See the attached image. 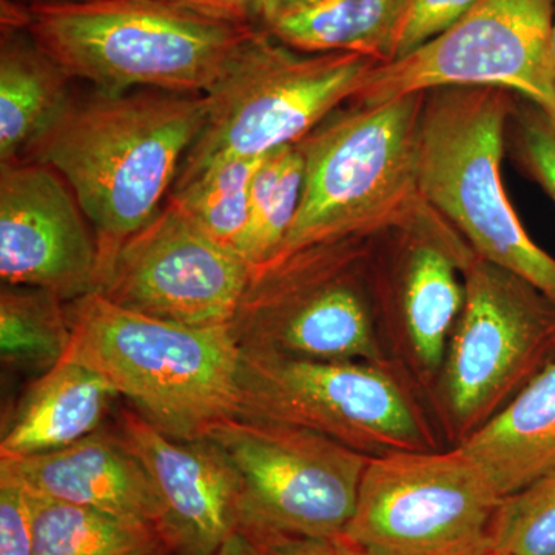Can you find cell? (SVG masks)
Returning a JSON list of instances; mask_svg holds the SVG:
<instances>
[{
	"label": "cell",
	"mask_w": 555,
	"mask_h": 555,
	"mask_svg": "<svg viewBox=\"0 0 555 555\" xmlns=\"http://www.w3.org/2000/svg\"><path fill=\"white\" fill-rule=\"evenodd\" d=\"M207 113L204 94L94 91L28 153L75 193L96 236L100 283L120 246L159 214Z\"/></svg>",
	"instance_id": "obj_1"
},
{
	"label": "cell",
	"mask_w": 555,
	"mask_h": 555,
	"mask_svg": "<svg viewBox=\"0 0 555 555\" xmlns=\"http://www.w3.org/2000/svg\"><path fill=\"white\" fill-rule=\"evenodd\" d=\"M64 360L100 374L139 415L175 440L193 441L243 416L241 347L232 328L188 327L119 308L98 292L67 302Z\"/></svg>",
	"instance_id": "obj_2"
},
{
	"label": "cell",
	"mask_w": 555,
	"mask_h": 555,
	"mask_svg": "<svg viewBox=\"0 0 555 555\" xmlns=\"http://www.w3.org/2000/svg\"><path fill=\"white\" fill-rule=\"evenodd\" d=\"M426 93L332 113L299 145L305 184L297 217L270 262L302 248L414 225L429 208L418 188ZM269 262V264H270ZM268 266V264H266Z\"/></svg>",
	"instance_id": "obj_3"
},
{
	"label": "cell",
	"mask_w": 555,
	"mask_h": 555,
	"mask_svg": "<svg viewBox=\"0 0 555 555\" xmlns=\"http://www.w3.org/2000/svg\"><path fill=\"white\" fill-rule=\"evenodd\" d=\"M257 27L221 24L158 0L30 7L28 31L72 79L100 93L207 94Z\"/></svg>",
	"instance_id": "obj_4"
},
{
	"label": "cell",
	"mask_w": 555,
	"mask_h": 555,
	"mask_svg": "<svg viewBox=\"0 0 555 555\" xmlns=\"http://www.w3.org/2000/svg\"><path fill=\"white\" fill-rule=\"evenodd\" d=\"M511 109L506 90L427 91L418 131L420 193L477 257L525 278L555 302V259L528 235L503 188Z\"/></svg>",
	"instance_id": "obj_5"
},
{
	"label": "cell",
	"mask_w": 555,
	"mask_h": 555,
	"mask_svg": "<svg viewBox=\"0 0 555 555\" xmlns=\"http://www.w3.org/2000/svg\"><path fill=\"white\" fill-rule=\"evenodd\" d=\"M378 64L357 53H302L255 28L204 94L207 122L175 185L222 160L298 144L343 102L356 100Z\"/></svg>",
	"instance_id": "obj_6"
},
{
	"label": "cell",
	"mask_w": 555,
	"mask_h": 555,
	"mask_svg": "<svg viewBox=\"0 0 555 555\" xmlns=\"http://www.w3.org/2000/svg\"><path fill=\"white\" fill-rule=\"evenodd\" d=\"M503 496L460 447L371 456L345 535L366 555H491Z\"/></svg>",
	"instance_id": "obj_7"
},
{
	"label": "cell",
	"mask_w": 555,
	"mask_h": 555,
	"mask_svg": "<svg viewBox=\"0 0 555 555\" xmlns=\"http://www.w3.org/2000/svg\"><path fill=\"white\" fill-rule=\"evenodd\" d=\"M364 240L302 248L251 270L230 324L241 349L389 366L361 286Z\"/></svg>",
	"instance_id": "obj_8"
},
{
	"label": "cell",
	"mask_w": 555,
	"mask_h": 555,
	"mask_svg": "<svg viewBox=\"0 0 555 555\" xmlns=\"http://www.w3.org/2000/svg\"><path fill=\"white\" fill-rule=\"evenodd\" d=\"M443 363V400L460 441L506 408L555 361V302L474 255Z\"/></svg>",
	"instance_id": "obj_9"
},
{
	"label": "cell",
	"mask_w": 555,
	"mask_h": 555,
	"mask_svg": "<svg viewBox=\"0 0 555 555\" xmlns=\"http://www.w3.org/2000/svg\"><path fill=\"white\" fill-rule=\"evenodd\" d=\"M243 416L305 427L369 456L436 449L389 366L241 349Z\"/></svg>",
	"instance_id": "obj_10"
},
{
	"label": "cell",
	"mask_w": 555,
	"mask_h": 555,
	"mask_svg": "<svg viewBox=\"0 0 555 555\" xmlns=\"http://www.w3.org/2000/svg\"><path fill=\"white\" fill-rule=\"evenodd\" d=\"M238 481L240 528L341 535L371 456L305 427L224 420L208 430Z\"/></svg>",
	"instance_id": "obj_11"
},
{
	"label": "cell",
	"mask_w": 555,
	"mask_h": 555,
	"mask_svg": "<svg viewBox=\"0 0 555 555\" xmlns=\"http://www.w3.org/2000/svg\"><path fill=\"white\" fill-rule=\"evenodd\" d=\"M555 0H477L452 27L369 73L356 104L449 87L516 91L555 119Z\"/></svg>",
	"instance_id": "obj_12"
},
{
	"label": "cell",
	"mask_w": 555,
	"mask_h": 555,
	"mask_svg": "<svg viewBox=\"0 0 555 555\" xmlns=\"http://www.w3.org/2000/svg\"><path fill=\"white\" fill-rule=\"evenodd\" d=\"M251 269L233 248L210 238L167 201L116 251L98 294L131 310L188 327L229 326Z\"/></svg>",
	"instance_id": "obj_13"
},
{
	"label": "cell",
	"mask_w": 555,
	"mask_h": 555,
	"mask_svg": "<svg viewBox=\"0 0 555 555\" xmlns=\"http://www.w3.org/2000/svg\"><path fill=\"white\" fill-rule=\"evenodd\" d=\"M100 275L96 236L67 181L39 160L0 164L2 284L69 302L96 292Z\"/></svg>",
	"instance_id": "obj_14"
},
{
	"label": "cell",
	"mask_w": 555,
	"mask_h": 555,
	"mask_svg": "<svg viewBox=\"0 0 555 555\" xmlns=\"http://www.w3.org/2000/svg\"><path fill=\"white\" fill-rule=\"evenodd\" d=\"M118 433L147 470L160 503L159 535L170 555H217L238 531V481L221 449L208 440H175L134 409Z\"/></svg>",
	"instance_id": "obj_15"
},
{
	"label": "cell",
	"mask_w": 555,
	"mask_h": 555,
	"mask_svg": "<svg viewBox=\"0 0 555 555\" xmlns=\"http://www.w3.org/2000/svg\"><path fill=\"white\" fill-rule=\"evenodd\" d=\"M0 477L31 494L159 528L158 495L147 470L119 433L101 427L61 451L0 460Z\"/></svg>",
	"instance_id": "obj_16"
},
{
	"label": "cell",
	"mask_w": 555,
	"mask_h": 555,
	"mask_svg": "<svg viewBox=\"0 0 555 555\" xmlns=\"http://www.w3.org/2000/svg\"><path fill=\"white\" fill-rule=\"evenodd\" d=\"M411 0H266L257 28L302 53H357L386 64L396 57Z\"/></svg>",
	"instance_id": "obj_17"
},
{
	"label": "cell",
	"mask_w": 555,
	"mask_h": 555,
	"mask_svg": "<svg viewBox=\"0 0 555 555\" xmlns=\"http://www.w3.org/2000/svg\"><path fill=\"white\" fill-rule=\"evenodd\" d=\"M116 390L96 372L62 360L33 383L2 440L0 460L61 451L102 427Z\"/></svg>",
	"instance_id": "obj_18"
},
{
	"label": "cell",
	"mask_w": 555,
	"mask_h": 555,
	"mask_svg": "<svg viewBox=\"0 0 555 555\" xmlns=\"http://www.w3.org/2000/svg\"><path fill=\"white\" fill-rule=\"evenodd\" d=\"M456 447L502 496L555 476V361Z\"/></svg>",
	"instance_id": "obj_19"
},
{
	"label": "cell",
	"mask_w": 555,
	"mask_h": 555,
	"mask_svg": "<svg viewBox=\"0 0 555 555\" xmlns=\"http://www.w3.org/2000/svg\"><path fill=\"white\" fill-rule=\"evenodd\" d=\"M65 69L28 28H2L0 39V164L27 158L73 100Z\"/></svg>",
	"instance_id": "obj_20"
},
{
	"label": "cell",
	"mask_w": 555,
	"mask_h": 555,
	"mask_svg": "<svg viewBox=\"0 0 555 555\" xmlns=\"http://www.w3.org/2000/svg\"><path fill=\"white\" fill-rule=\"evenodd\" d=\"M459 241L440 236L412 248L404 276V327L416 363L434 374L443 367L449 339L465 302V284L459 278L474 257Z\"/></svg>",
	"instance_id": "obj_21"
},
{
	"label": "cell",
	"mask_w": 555,
	"mask_h": 555,
	"mask_svg": "<svg viewBox=\"0 0 555 555\" xmlns=\"http://www.w3.org/2000/svg\"><path fill=\"white\" fill-rule=\"evenodd\" d=\"M25 492L35 555H170L155 526Z\"/></svg>",
	"instance_id": "obj_22"
},
{
	"label": "cell",
	"mask_w": 555,
	"mask_h": 555,
	"mask_svg": "<svg viewBox=\"0 0 555 555\" xmlns=\"http://www.w3.org/2000/svg\"><path fill=\"white\" fill-rule=\"evenodd\" d=\"M72 345L67 302L49 291L5 286L0 292L3 366L40 375L60 364Z\"/></svg>",
	"instance_id": "obj_23"
},
{
	"label": "cell",
	"mask_w": 555,
	"mask_h": 555,
	"mask_svg": "<svg viewBox=\"0 0 555 555\" xmlns=\"http://www.w3.org/2000/svg\"><path fill=\"white\" fill-rule=\"evenodd\" d=\"M302 184L305 155L299 142L262 158L251 181L246 229L235 248L251 270L269 264L283 246L297 217Z\"/></svg>",
	"instance_id": "obj_24"
},
{
	"label": "cell",
	"mask_w": 555,
	"mask_h": 555,
	"mask_svg": "<svg viewBox=\"0 0 555 555\" xmlns=\"http://www.w3.org/2000/svg\"><path fill=\"white\" fill-rule=\"evenodd\" d=\"M262 158L214 164L175 185L169 201L206 235L235 250L246 229L251 181Z\"/></svg>",
	"instance_id": "obj_25"
},
{
	"label": "cell",
	"mask_w": 555,
	"mask_h": 555,
	"mask_svg": "<svg viewBox=\"0 0 555 555\" xmlns=\"http://www.w3.org/2000/svg\"><path fill=\"white\" fill-rule=\"evenodd\" d=\"M492 545L507 555H555V476L503 496Z\"/></svg>",
	"instance_id": "obj_26"
},
{
	"label": "cell",
	"mask_w": 555,
	"mask_h": 555,
	"mask_svg": "<svg viewBox=\"0 0 555 555\" xmlns=\"http://www.w3.org/2000/svg\"><path fill=\"white\" fill-rule=\"evenodd\" d=\"M477 0H411L401 21L396 43V57L406 56L437 38L473 9Z\"/></svg>",
	"instance_id": "obj_27"
},
{
	"label": "cell",
	"mask_w": 555,
	"mask_h": 555,
	"mask_svg": "<svg viewBox=\"0 0 555 555\" xmlns=\"http://www.w3.org/2000/svg\"><path fill=\"white\" fill-rule=\"evenodd\" d=\"M520 159L555 203V119L532 105L518 119Z\"/></svg>",
	"instance_id": "obj_28"
},
{
	"label": "cell",
	"mask_w": 555,
	"mask_h": 555,
	"mask_svg": "<svg viewBox=\"0 0 555 555\" xmlns=\"http://www.w3.org/2000/svg\"><path fill=\"white\" fill-rule=\"evenodd\" d=\"M255 555H366L345 535H306L269 528H240Z\"/></svg>",
	"instance_id": "obj_29"
},
{
	"label": "cell",
	"mask_w": 555,
	"mask_h": 555,
	"mask_svg": "<svg viewBox=\"0 0 555 555\" xmlns=\"http://www.w3.org/2000/svg\"><path fill=\"white\" fill-rule=\"evenodd\" d=\"M0 555H35L27 492L3 477H0Z\"/></svg>",
	"instance_id": "obj_30"
},
{
	"label": "cell",
	"mask_w": 555,
	"mask_h": 555,
	"mask_svg": "<svg viewBox=\"0 0 555 555\" xmlns=\"http://www.w3.org/2000/svg\"><path fill=\"white\" fill-rule=\"evenodd\" d=\"M175 9L188 11L221 24L257 27L262 0H158Z\"/></svg>",
	"instance_id": "obj_31"
},
{
	"label": "cell",
	"mask_w": 555,
	"mask_h": 555,
	"mask_svg": "<svg viewBox=\"0 0 555 555\" xmlns=\"http://www.w3.org/2000/svg\"><path fill=\"white\" fill-rule=\"evenodd\" d=\"M217 555H255L251 546L248 545L246 537L236 531L229 537L228 542L222 545Z\"/></svg>",
	"instance_id": "obj_32"
},
{
	"label": "cell",
	"mask_w": 555,
	"mask_h": 555,
	"mask_svg": "<svg viewBox=\"0 0 555 555\" xmlns=\"http://www.w3.org/2000/svg\"><path fill=\"white\" fill-rule=\"evenodd\" d=\"M25 7L50 5V3H72L83 2V0H16Z\"/></svg>",
	"instance_id": "obj_33"
},
{
	"label": "cell",
	"mask_w": 555,
	"mask_h": 555,
	"mask_svg": "<svg viewBox=\"0 0 555 555\" xmlns=\"http://www.w3.org/2000/svg\"><path fill=\"white\" fill-rule=\"evenodd\" d=\"M551 60H553V72H554V79H555V14H554L553 39H551Z\"/></svg>",
	"instance_id": "obj_34"
},
{
	"label": "cell",
	"mask_w": 555,
	"mask_h": 555,
	"mask_svg": "<svg viewBox=\"0 0 555 555\" xmlns=\"http://www.w3.org/2000/svg\"><path fill=\"white\" fill-rule=\"evenodd\" d=\"M491 555H507V554H503V553H492Z\"/></svg>",
	"instance_id": "obj_35"
},
{
	"label": "cell",
	"mask_w": 555,
	"mask_h": 555,
	"mask_svg": "<svg viewBox=\"0 0 555 555\" xmlns=\"http://www.w3.org/2000/svg\"><path fill=\"white\" fill-rule=\"evenodd\" d=\"M264 2H266V0H262V3H264Z\"/></svg>",
	"instance_id": "obj_36"
}]
</instances>
